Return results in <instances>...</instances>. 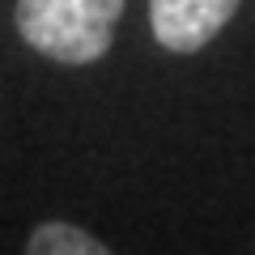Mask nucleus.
<instances>
[{
	"mask_svg": "<svg viewBox=\"0 0 255 255\" xmlns=\"http://www.w3.org/2000/svg\"><path fill=\"white\" fill-rule=\"evenodd\" d=\"M128 0H17V34L38 55L68 68L94 64L111 51Z\"/></svg>",
	"mask_w": 255,
	"mask_h": 255,
	"instance_id": "obj_1",
	"label": "nucleus"
},
{
	"mask_svg": "<svg viewBox=\"0 0 255 255\" xmlns=\"http://www.w3.org/2000/svg\"><path fill=\"white\" fill-rule=\"evenodd\" d=\"M238 13V0H149V26L166 51L191 55L209 47Z\"/></svg>",
	"mask_w": 255,
	"mask_h": 255,
	"instance_id": "obj_2",
	"label": "nucleus"
},
{
	"mask_svg": "<svg viewBox=\"0 0 255 255\" xmlns=\"http://www.w3.org/2000/svg\"><path fill=\"white\" fill-rule=\"evenodd\" d=\"M26 251L30 255H107V243L81 226H68V221H43V226L30 230Z\"/></svg>",
	"mask_w": 255,
	"mask_h": 255,
	"instance_id": "obj_3",
	"label": "nucleus"
}]
</instances>
